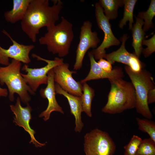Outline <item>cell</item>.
<instances>
[{"mask_svg": "<svg viewBox=\"0 0 155 155\" xmlns=\"http://www.w3.org/2000/svg\"><path fill=\"white\" fill-rule=\"evenodd\" d=\"M52 1L53 5L50 6L49 0H31L21 20L22 30L34 42L41 28L55 25L59 20L63 3L60 0Z\"/></svg>", "mask_w": 155, "mask_h": 155, "instance_id": "cell-1", "label": "cell"}, {"mask_svg": "<svg viewBox=\"0 0 155 155\" xmlns=\"http://www.w3.org/2000/svg\"><path fill=\"white\" fill-rule=\"evenodd\" d=\"M111 84L107 102L102 108V112L114 114L135 108L136 96L131 83L122 78L108 79Z\"/></svg>", "mask_w": 155, "mask_h": 155, "instance_id": "cell-2", "label": "cell"}, {"mask_svg": "<svg viewBox=\"0 0 155 155\" xmlns=\"http://www.w3.org/2000/svg\"><path fill=\"white\" fill-rule=\"evenodd\" d=\"M57 25L46 27L47 32L39 39V43L46 46L48 51L61 57L69 53L74 37L72 24L62 16Z\"/></svg>", "mask_w": 155, "mask_h": 155, "instance_id": "cell-3", "label": "cell"}, {"mask_svg": "<svg viewBox=\"0 0 155 155\" xmlns=\"http://www.w3.org/2000/svg\"><path fill=\"white\" fill-rule=\"evenodd\" d=\"M21 62L12 59L11 62L5 67H0V84H5L9 92V100L13 101L14 94H18L21 100L27 104L30 101L31 98L29 94L34 95L33 92L25 82L21 75Z\"/></svg>", "mask_w": 155, "mask_h": 155, "instance_id": "cell-4", "label": "cell"}, {"mask_svg": "<svg viewBox=\"0 0 155 155\" xmlns=\"http://www.w3.org/2000/svg\"><path fill=\"white\" fill-rule=\"evenodd\" d=\"M125 69L135 89V108L137 112L146 119H151L153 115L148 103L147 95L150 89L155 88L152 73L144 69L139 72H135L127 65L125 66Z\"/></svg>", "mask_w": 155, "mask_h": 155, "instance_id": "cell-5", "label": "cell"}, {"mask_svg": "<svg viewBox=\"0 0 155 155\" xmlns=\"http://www.w3.org/2000/svg\"><path fill=\"white\" fill-rule=\"evenodd\" d=\"M116 150L114 142L106 131L96 128L84 136L85 155H114Z\"/></svg>", "mask_w": 155, "mask_h": 155, "instance_id": "cell-6", "label": "cell"}, {"mask_svg": "<svg viewBox=\"0 0 155 155\" xmlns=\"http://www.w3.org/2000/svg\"><path fill=\"white\" fill-rule=\"evenodd\" d=\"M32 57L38 60L45 62L47 64L44 67L38 68H32L25 64L22 70L27 72V74L21 73L27 84L34 92L37 90L39 86L42 84H47V74L50 70L56 66L63 63V58L56 57L53 60H49L43 58L35 54H32Z\"/></svg>", "mask_w": 155, "mask_h": 155, "instance_id": "cell-7", "label": "cell"}, {"mask_svg": "<svg viewBox=\"0 0 155 155\" xmlns=\"http://www.w3.org/2000/svg\"><path fill=\"white\" fill-rule=\"evenodd\" d=\"M95 13L98 26L104 33V38L98 47L89 52L93 55L95 59L99 60L103 58L106 54L105 49L112 46H118L120 44V42L113 34L109 20L105 16L99 3H95Z\"/></svg>", "mask_w": 155, "mask_h": 155, "instance_id": "cell-8", "label": "cell"}, {"mask_svg": "<svg viewBox=\"0 0 155 155\" xmlns=\"http://www.w3.org/2000/svg\"><path fill=\"white\" fill-rule=\"evenodd\" d=\"M92 23L88 20L84 22L81 27L79 42L76 50L75 62L73 66L74 70L80 69L87 51L90 48H96L100 42L97 32L92 31Z\"/></svg>", "mask_w": 155, "mask_h": 155, "instance_id": "cell-9", "label": "cell"}, {"mask_svg": "<svg viewBox=\"0 0 155 155\" xmlns=\"http://www.w3.org/2000/svg\"><path fill=\"white\" fill-rule=\"evenodd\" d=\"M69 66L68 63H63L53 69L54 82L69 94L81 97L83 93L82 84L73 78L72 74L76 72L70 71Z\"/></svg>", "mask_w": 155, "mask_h": 155, "instance_id": "cell-10", "label": "cell"}, {"mask_svg": "<svg viewBox=\"0 0 155 155\" xmlns=\"http://www.w3.org/2000/svg\"><path fill=\"white\" fill-rule=\"evenodd\" d=\"M2 32L10 38L12 44L7 49L3 48L0 45V64L8 65L9 64L10 58L25 64L30 62L29 53L35 46L32 44L25 45L19 44L14 40L6 31L3 30Z\"/></svg>", "mask_w": 155, "mask_h": 155, "instance_id": "cell-11", "label": "cell"}, {"mask_svg": "<svg viewBox=\"0 0 155 155\" xmlns=\"http://www.w3.org/2000/svg\"><path fill=\"white\" fill-rule=\"evenodd\" d=\"M128 38L126 34H124L120 39L122 44L120 47L115 51L108 54L106 53L103 58L106 59L112 64L115 62L126 64L133 71L138 72L143 69L144 64L134 53H131L125 49V43Z\"/></svg>", "mask_w": 155, "mask_h": 155, "instance_id": "cell-12", "label": "cell"}, {"mask_svg": "<svg viewBox=\"0 0 155 155\" xmlns=\"http://www.w3.org/2000/svg\"><path fill=\"white\" fill-rule=\"evenodd\" d=\"M10 107L15 116L13 122L16 125L22 127L28 133L31 137L29 143H32L36 147H41L45 146L46 142L41 143L36 139L34 136L36 132L30 126L29 123L32 119L31 113L32 109L29 104H27L26 107H22L21 104L20 98L18 97L15 105H11Z\"/></svg>", "mask_w": 155, "mask_h": 155, "instance_id": "cell-13", "label": "cell"}, {"mask_svg": "<svg viewBox=\"0 0 155 155\" xmlns=\"http://www.w3.org/2000/svg\"><path fill=\"white\" fill-rule=\"evenodd\" d=\"M47 75L48 78L46 87L44 88H41L40 91L41 97L43 98H46L48 102L46 109L39 115L40 117H44L43 119L45 121L49 119L50 114L53 111H57L63 114L64 113L61 107L58 104L56 98V93L53 69L48 72Z\"/></svg>", "mask_w": 155, "mask_h": 155, "instance_id": "cell-14", "label": "cell"}, {"mask_svg": "<svg viewBox=\"0 0 155 155\" xmlns=\"http://www.w3.org/2000/svg\"><path fill=\"white\" fill-rule=\"evenodd\" d=\"M88 55L90 61V69L87 76L80 82L82 84L92 80L122 78L124 76V73L122 67H116L113 68L111 72H107L99 66L93 55L89 52Z\"/></svg>", "mask_w": 155, "mask_h": 155, "instance_id": "cell-15", "label": "cell"}, {"mask_svg": "<svg viewBox=\"0 0 155 155\" xmlns=\"http://www.w3.org/2000/svg\"><path fill=\"white\" fill-rule=\"evenodd\" d=\"M55 89L56 94L62 95L67 99L70 108V113L75 118V131L76 132L80 133L84 125L81 119V113L83 111L81 97L69 94L56 83L55 84Z\"/></svg>", "mask_w": 155, "mask_h": 155, "instance_id": "cell-16", "label": "cell"}, {"mask_svg": "<svg viewBox=\"0 0 155 155\" xmlns=\"http://www.w3.org/2000/svg\"><path fill=\"white\" fill-rule=\"evenodd\" d=\"M31 0H13L12 9L4 14L5 20L13 24L22 20L24 17Z\"/></svg>", "mask_w": 155, "mask_h": 155, "instance_id": "cell-17", "label": "cell"}, {"mask_svg": "<svg viewBox=\"0 0 155 155\" xmlns=\"http://www.w3.org/2000/svg\"><path fill=\"white\" fill-rule=\"evenodd\" d=\"M136 22L132 29L133 42L132 45L134 51V53L139 58L143 49L142 42L145 39V32L142 28L144 24L143 20L135 17Z\"/></svg>", "mask_w": 155, "mask_h": 155, "instance_id": "cell-18", "label": "cell"}, {"mask_svg": "<svg viewBox=\"0 0 155 155\" xmlns=\"http://www.w3.org/2000/svg\"><path fill=\"white\" fill-rule=\"evenodd\" d=\"M98 3L109 20L116 19L118 16V8L124 5L123 0H100Z\"/></svg>", "mask_w": 155, "mask_h": 155, "instance_id": "cell-19", "label": "cell"}, {"mask_svg": "<svg viewBox=\"0 0 155 155\" xmlns=\"http://www.w3.org/2000/svg\"><path fill=\"white\" fill-rule=\"evenodd\" d=\"M83 84V93L81 97L82 111L84 112L88 117H91L92 116V101L95 95V91L86 82Z\"/></svg>", "mask_w": 155, "mask_h": 155, "instance_id": "cell-20", "label": "cell"}, {"mask_svg": "<svg viewBox=\"0 0 155 155\" xmlns=\"http://www.w3.org/2000/svg\"><path fill=\"white\" fill-rule=\"evenodd\" d=\"M137 0H123L124 11L123 18L120 21L119 27L123 28L127 22L129 21V28L130 30H132L133 23V12Z\"/></svg>", "mask_w": 155, "mask_h": 155, "instance_id": "cell-21", "label": "cell"}, {"mask_svg": "<svg viewBox=\"0 0 155 155\" xmlns=\"http://www.w3.org/2000/svg\"><path fill=\"white\" fill-rule=\"evenodd\" d=\"M155 16V1L152 0L147 11L140 12L137 16L144 20L143 30L144 32L147 31L150 28H154L152 20Z\"/></svg>", "mask_w": 155, "mask_h": 155, "instance_id": "cell-22", "label": "cell"}, {"mask_svg": "<svg viewBox=\"0 0 155 155\" xmlns=\"http://www.w3.org/2000/svg\"><path fill=\"white\" fill-rule=\"evenodd\" d=\"M139 129L142 131L147 133L150 138L155 142V123L147 119H136Z\"/></svg>", "mask_w": 155, "mask_h": 155, "instance_id": "cell-23", "label": "cell"}, {"mask_svg": "<svg viewBox=\"0 0 155 155\" xmlns=\"http://www.w3.org/2000/svg\"><path fill=\"white\" fill-rule=\"evenodd\" d=\"M135 155H155V142L150 137L142 140Z\"/></svg>", "mask_w": 155, "mask_h": 155, "instance_id": "cell-24", "label": "cell"}, {"mask_svg": "<svg viewBox=\"0 0 155 155\" xmlns=\"http://www.w3.org/2000/svg\"><path fill=\"white\" fill-rule=\"evenodd\" d=\"M142 140L138 136L133 135L129 143L124 147V155H135Z\"/></svg>", "mask_w": 155, "mask_h": 155, "instance_id": "cell-25", "label": "cell"}, {"mask_svg": "<svg viewBox=\"0 0 155 155\" xmlns=\"http://www.w3.org/2000/svg\"><path fill=\"white\" fill-rule=\"evenodd\" d=\"M155 34L150 39L148 40L144 39L142 42V45H145L147 46L145 49H143L142 53L144 57L146 58L150 56L155 51Z\"/></svg>", "mask_w": 155, "mask_h": 155, "instance_id": "cell-26", "label": "cell"}, {"mask_svg": "<svg viewBox=\"0 0 155 155\" xmlns=\"http://www.w3.org/2000/svg\"><path fill=\"white\" fill-rule=\"evenodd\" d=\"M97 63L102 69L107 72H111L113 69L112 64L109 61L103 58L99 59Z\"/></svg>", "mask_w": 155, "mask_h": 155, "instance_id": "cell-27", "label": "cell"}, {"mask_svg": "<svg viewBox=\"0 0 155 155\" xmlns=\"http://www.w3.org/2000/svg\"><path fill=\"white\" fill-rule=\"evenodd\" d=\"M147 101L148 104L155 102V88L149 91L147 95Z\"/></svg>", "mask_w": 155, "mask_h": 155, "instance_id": "cell-28", "label": "cell"}, {"mask_svg": "<svg viewBox=\"0 0 155 155\" xmlns=\"http://www.w3.org/2000/svg\"><path fill=\"white\" fill-rule=\"evenodd\" d=\"M8 94L7 90L5 88H2L0 87V97H7Z\"/></svg>", "mask_w": 155, "mask_h": 155, "instance_id": "cell-29", "label": "cell"}]
</instances>
